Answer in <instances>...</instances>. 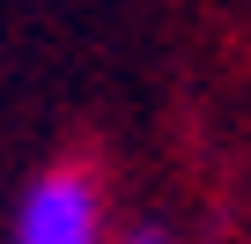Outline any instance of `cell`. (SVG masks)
Segmentation results:
<instances>
[{
    "instance_id": "6da1fadb",
    "label": "cell",
    "mask_w": 251,
    "mask_h": 244,
    "mask_svg": "<svg viewBox=\"0 0 251 244\" xmlns=\"http://www.w3.org/2000/svg\"><path fill=\"white\" fill-rule=\"evenodd\" d=\"M15 244H103L96 178L81 163H59V170L30 178L23 207H15Z\"/></svg>"
},
{
    "instance_id": "7a4b0ae2",
    "label": "cell",
    "mask_w": 251,
    "mask_h": 244,
    "mask_svg": "<svg viewBox=\"0 0 251 244\" xmlns=\"http://www.w3.org/2000/svg\"><path fill=\"white\" fill-rule=\"evenodd\" d=\"M126 244H170L163 229H133V237H126Z\"/></svg>"
}]
</instances>
